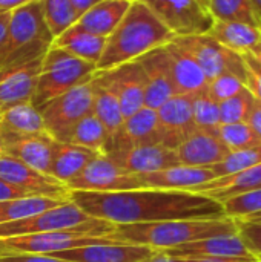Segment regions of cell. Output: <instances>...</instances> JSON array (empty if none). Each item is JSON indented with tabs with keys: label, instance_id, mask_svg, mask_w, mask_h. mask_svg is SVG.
Masks as SVG:
<instances>
[{
	"label": "cell",
	"instance_id": "d4e9b609",
	"mask_svg": "<svg viewBox=\"0 0 261 262\" xmlns=\"http://www.w3.org/2000/svg\"><path fill=\"white\" fill-rule=\"evenodd\" d=\"M255 189H261V163L249 167L243 172L234 173V175H228V177H220L215 178L212 181H208L195 189H192L191 192L194 193H202L206 195L218 203L249 192V190H255Z\"/></svg>",
	"mask_w": 261,
	"mask_h": 262
},
{
	"label": "cell",
	"instance_id": "f907efd6",
	"mask_svg": "<svg viewBox=\"0 0 261 262\" xmlns=\"http://www.w3.org/2000/svg\"><path fill=\"white\" fill-rule=\"evenodd\" d=\"M12 12V11H11ZM11 12L6 11V12H0V43L5 37V32L8 29V23H9V18H11Z\"/></svg>",
	"mask_w": 261,
	"mask_h": 262
},
{
	"label": "cell",
	"instance_id": "6f0895ef",
	"mask_svg": "<svg viewBox=\"0 0 261 262\" xmlns=\"http://www.w3.org/2000/svg\"><path fill=\"white\" fill-rule=\"evenodd\" d=\"M122 2H129V3H132V2H135V0H122Z\"/></svg>",
	"mask_w": 261,
	"mask_h": 262
},
{
	"label": "cell",
	"instance_id": "8d00e7d4",
	"mask_svg": "<svg viewBox=\"0 0 261 262\" xmlns=\"http://www.w3.org/2000/svg\"><path fill=\"white\" fill-rule=\"evenodd\" d=\"M192 117L197 129L217 134L220 126V107L206 89L192 95Z\"/></svg>",
	"mask_w": 261,
	"mask_h": 262
},
{
	"label": "cell",
	"instance_id": "4dcf8cb0",
	"mask_svg": "<svg viewBox=\"0 0 261 262\" xmlns=\"http://www.w3.org/2000/svg\"><path fill=\"white\" fill-rule=\"evenodd\" d=\"M57 141L88 147L95 152L105 154L108 135L100 120L91 112L86 117H83L78 123H75L69 130L60 135Z\"/></svg>",
	"mask_w": 261,
	"mask_h": 262
},
{
	"label": "cell",
	"instance_id": "836d02e7",
	"mask_svg": "<svg viewBox=\"0 0 261 262\" xmlns=\"http://www.w3.org/2000/svg\"><path fill=\"white\" fill-rule=\"evenodd\" d=\"M43 20L52 38L63 34L78 20L75 9L69 0H40Z\"/></svg>",
	"mask_w": 261,
	"mask_h": 262
},
{
	"label": "cell",
	"instance_id": "f35d334b",
	"mask_svg": "<svg viewBox=\"0 0 261 262\" xmlns=\"http://www.w3.org/2000/svg\"><path fill=\"white\" fill-rule=\"evenodd\" d=\"M255 98L248 88L237 95L218 103L220 107V124L246 123L254 107Z\"/></svg>",
	"mask_w": 261,
	"mask_h": 262
},
{
	"label": "cell",
	"instance_id": "277c9868",
	"mask_svg": "<svg viewBox=\"0 0 261 262\" xmlns=\"http://www.w3.org/2000/svg\"><path fill=\"white\" fill-rule=\"evenodd\" d=\"M115 230V224L95 220L82 223L71 229L35 233V235H23L0 239V256L3 255H51L55 252H65L88 246L97 244H115L120 243L111 236Z\"/></svg>",
	"mask_w": 261,
	"mask_h": 262
},
{
	"label": "cell",
	"instance_id": "d6a6232c",
	"mask_svg": "<svg viewBox=\"0 0 261 262\" xmlns=\"http://www.w3.org/2000/svg\"><path fill=\"white\" fill-rule=\"evenodd\" d=\"M66 201L69 200L52 198V196H26V198L0 201V224L23 220L26 216L62 206Z\"/></svg>",
	"mask_w": 261,
	"mask_h": 262
},
{
	"label": "cell",
	"instance_id": "9f6ffc18",
	"mask_svg": "<svg viewBox=\"0 0 261 262\" xmlns=\"http://www.w3.org/2000/svg\"><path fill=\"white\" fill-rule=\"evenodd\" d=\"M0 155H2V127H0Z\"/></svg>",
	"mask_w": 261,
	"mask_h": 262
},
{
	"label": "cell",
	"instance_id": "5b68a950",
	"mask_svg": "<svg viewBox=\"0 0 261 262\" xmlns=\"http://www.w3.org/2000/svg\"><path fill=\"white\" fill-rule=\"evenodd\" d=\"M95 72L97 66L94 63L85 61L51 45L43 55L31 103L38 109L52 98L80 84L89 83L95 77Z\"/></svg>",
	"mask_w": 261,
	"mask_h": 262
},
{
	"label": "cell",
	"instance_id": "e575fe53",
	"mask_svg": "<svg viewBox=\"0 0 261 262\" xmlns=\"http://www.w3.org/2000/svg\"><path fill=\"white\" fill-rule=\"evenodd\" d=\"M206 6L212 18L217 21H243L258 25L249 0H206Z\"/></svg>",
	"mask_w": 261,
	"mask_h": 262
},
{
	"label": "cell",
	"instance_id": "83f0119b",
	"mask_svg": "<svg viewBox=\"0 0 261 262\" xmlns=\"http://www.w3.org/2000/svg\"><path fill=\"white\" fill-rule=\"evenodd\" d=\"M118 137L126 147L142 144H160L162 130L157 111L146 106L138 109L135 114L125 120L123 129Z\"/></svg>",
	"mask_w": 261,
	"mask_h": 262
},
{
	"label": "cell",
	"instance_id": "52a82bcc",
	"mask_svg": "<svg viewBox=\"0 0 261 262\" xmlns=\"http://www.w3.org/2000/svg\"><path fill=\"white\" fill-rule=\"evenodd\" d=\"M175 43H178L185 51H188L192 58L198 63L202 71L205 72L208 83L225 74L229 72L246 84V64L243 55L235 54L220 43H217L208 34L205 35H188V37H175Z\"/></svg>",
	"mask_w": 261,
	"mask_h": 262
},
{
	"label": "cell",
	"instance_id": "d6986e66",
	"mask_svg": "<svg viewBox=\"0 0 261 262\" xmlns=\"http://www.w3.org/2000/svg\"><path fill=\"white\" fill-rule=\"evenodd\" d=\"M157 250L138 244H97L65 252L51 253V256L71 262H142Z\"/></svg>",
	"mask_w": 261,
	"mask_h": 262
},
{
	"label": "cell",
	"instance_id": "c3c4849f",
	"mask_svg": "<svg viewBox=\"0 0 261 262\" xmlns=\"http://www.w3.org/2000/svg\"><path fill=\"white\" fill-rule=\"evenodd\" d=\"M69 2H71L72 8L75 9L77 15L80 17V15L85 14L89 8H92L94 5H97V3L102 2V0H69Z\"/></svg>",
	"mask_w": 261,
	"mask_h": 262
},
{
	"label": "cell",
	"instance_id": "d590c367",
	"mask_svg": "<svg viewBox=\"0 0 261 262\" xmlns=\"http://www.w3.org/2000/svg\"><path fill=\"white\" fill-rule=\"evenodd\" d=\"M261 163V143L242 149V150H235V152H229L228 157L220 161L218 164L212 166V172L215 175V178L220 177H228V175H234L238 172H243L249 167H254Z\"/></svg>",
	"mask_w": 261,
	"mask_h": 262
},
{
	"label": "cell",
	"instance_id": "7402d4cb",
	"mask_svg": "<svg viewBox=\"0 0 261 262\" xmlns=\"http://www.w3.org/2000/svg\"><path fill=\"white\" fill-rule=\"evenodd\" d=\"M142 189H160V190H188L215 180L211 167H189L175 166L151 173L137 175Z\"/></svg>",
	"mask_w": 261,
	"mask_h": 262
},
{
	"label": "cell",
	"instance_id": "44dd1931",
	"mask_svg": "<svg viewBox=\"0 0 261 262\" xmlns=\"http://www.w3.org/2000/svg\"><path fill=\"white\" fill-rule=\"evenodd\" d=\"M42 60L38 58L23 66L0 71V112L14 104L32 100Z\"/></svg>",
	"mask_w": 261,
	"mask_h": 262
},
{
	"label": "cell",
	"instance_id": "db71d44e",
	"mask_svg": "<svg viewBox=\"0 0 261 262\" xmlns=\"http://www.w3.org/2000/svg\"><path fill=\"white\" fill-rule=\"evenodd\" d=\"M249 54H251V55H252V57H254V58H255V60H257V61L261 64V40L257 43V46H255Z\"/></svg>",
	"mask_w": 261,
	"mask_h": 262
},
{
	"label": "cell",
	"instance_id": "484cf974",
	"mask_svg": "<svg viewBox=\"0 0 261 262\" xmlns=\"http://www.w3.org/2000/svg\"><path fill=\"white\" fill-rule=\"evenodd\" d=\"M217 43L226 49L245 55L249 54L261 40V28L258 25L243 21H214L208 32Z\"/></svg>",
	"mask_w": 261,
	"mask_h": 262
},
{
	"label": "cell",
	"instance_id": "91938a15",
	"mask_svg": "<svg viewBox=\"0 0 261 262\" xmlns=\"http://www.w3.org/2000/svg\"><path fill=\"white\" fill-rule=\"evenodd\" d=\"M203 2H205V5H206V0H203ZM206 8H208V6H206Z\"/></svg>",
	"mask_w": 261,
	"mask_h": 262
},
{
	"label": "cell",
	"instance_id": "e0dca14e",
	"mask_svg": "<svg viewBox=\"0 0 261 262\" xmlns=\"http://www.w3.org/2000/svg\"><path fill=\"white\" fill-rule=\"evenodd\" d=\"M108 158L115 161L125 172L132 175L151 173L180 166L175 150L163 144L128 146L126 149Z\"/></svg>",
	"mask_w": 261,
	"mask_h": 262
},
{
	"label": "cell",
	"instance_id": "6da1fadb",
	"mask_svg": "<svg viewBox=\"0 0 261 262\" xmlns=\"http://www.w3.org/2000/svg\"><path fill=\"white\" fill-rule=\"evenodd\" d=\"M69 200L91 218L115 226L225 218L222 203L188 190L138 189L106 193L71 190Z\"/></svg>",
	"mask_w": 261,
	"mask_h": 262
},
{
	"label": "cell",
	"instance_id": "94428289",
	"mask_svg": "<svg viewBox=\"0 0 261 262\" xmlns=\"http://www.w3.org/2000/svg\"><path fill=\"white\" fill-rule=\"evenodd\" d=\"M258 261H260V262H261V259H258Z\"/></svg>",
	"mask_w": 261,
	"mask_h": 262
},
{
	"label": "cell",
	"instance_id": "f5cc1de1",
	"mask_svg": "<svg viewBox=\"0 0 261 262\" xmlns=\"http://www.w3.org/2000/svg\"><path fill=\"white\" fill-rule=\"evenodd\" d=\"M251 5H252V9H254V14L257 17V21L261 26V0H249Z\"/></svg>",
	"mask_w": 261,
	"mask_h": 262
},
{
	"label": "cell",
	"instance_id": "60d3db41",
	"mask_svg": "<svg viewBox=\"0 0 261 262\" xmlns=\"http://www.w3.org/2000/svg\"><path fill=\"white\" fill-rule=\"evenodd\" d=\"M246 88L245 81L240 80L238 77L229 74V72H225L215 78H212L209 83H208V94L217 101V103H222L234 95H237L238 92H242L243 89Z\"/></svg>",
	"mask_w": 261,
	"mask_h": 262
},
{
	"label": "cell",
	"instance_id": "f6af8a7d",
	"mask_svg": "<svg viewBox=\"0 0 261 262\" xmlns=\"http://www.w3.org/2000/svg\"><path fill=\"white\" fill-rule=\"evenodd\" d=\"M26 196H34L15 186H12L11 183L5 181L0 178V201H6V200H17V198H26Z\"/></svg>",
	"mask_w": 261,
	"mask_h": 262
},
{
	"label": "cell",
	"instance_id": "b9f144b4",
	"mask_svg": "<svg viewBox=\"0 0 261 262\" xmlns=\"http://www.w3.org/2000/svg\"><path fill=\"white\" fill-rule=\"evenodd\" d=\"M238 227V235L243 239L248 250L257 258L261 259V223L251 221H235Z\"/></svg>",
	"mask_w": 261,
	"mask_h": 262
},
{
	"label": "cell",
	"instance_id": "816d5d0a",
	"mask_svg": "<svg viewBox=\"0 0 261 262\" xmlns=\"http://www.w3.org/2000/svg\"><path fill=\"white\" fill-rule=\"evenodd\" d=\"M183 262H248L232 261V259H218V258H182Z\"/></svg>",
	"mask_w": 261,
	"mask_h": 262
},
{
	"label": "cell",
	"instance_id": "11a10c76",
	"mask_svg": "<svg viewBox=\"0 0 261 262\" xmlns=\"http://www.w3.org/2000/svg\"><path fill=\"white\" fill-rule=\"evenodd\" d=\"M246 221H251V223H261V213L260 215H257V216H254V218H251V220H246Z\"/></svg>",
	"mask_w": 261,
	"mask_h": 262
},
{
	"label": "cell",
	"instance_id": "ab89813d",
	"mask_svg": "<svg viewBox=\"0 0 261 262\" xmlns=\"http://www.w3.org/2000/svg\"><path fill=\"white\" fill-rule=\"evenodd\" d=\"M218 138L228 147L229 152L242 150L255 144H260L258 135L252 130V127L246 123H232V124H220L217 129Z\"/></svg>",
	"mask_w": 261,
	"mask_h": 262
},
{
	"label": "cell",
	"instance_id": "1f68e13d",
	"mask_svg": "<svg viewBox=\"0 0 261 262\" xmlns=\"http://www.w3.org/2000/svg\"><path fill=\"white\" fill-rule=\"evenodd\" d=\"M2 130L15 134H40L48 132L40 111L31 103H18L0 112ZM49 134V132H48Z\"/></svg>",
	"mask_w": 261,
	"mask_h": 262
},
{
	"label": "cell",
	"instance_id": "603a6c76",
	"mask_svg": "<svg viewBox=\"0 0 261 262\" xmlns=\"http://www.w3.org/2000/svg\"><path fill=\"white\" fill-rule=\"evenodd\" d=\"M171 68L175 95H192L208 88V78L192 55L174 40L163 46Z\"/></svg>",
	"mask_w": 261,
	"mask_h": 262
},
{
	"label": "cell",
	"instance_id": "7bdbcfd3",
	"mask_svg": "<svg viewBox=\"0 0 261 262\" xmlns=\"http://www.w3.org/2000/svg\"><path fill=\"white\" fill-rule=\"evenodd\" d=\"M243 60L246 64V88L261 103V64L251 54H245Z\"/></svg>",
	"mask_w": 261,
	"mask_h": 262
},
{
	"label": "cell",
	"instance_id": "ee69618b",
	"mask_svg": "<svg viewBox=\"0 0 261 262\" xmlns=\"http://www.w3.org/2000/svg\"><path fill=\"white\" fill-rule=\"evenodd\" d=\"M0 262H71L66 259H58L51 255H32V253H22V255H3L0 256Z\"/></svg>",
	"mask_w": 261,
	"mask_h": 262
},
{
	"label": "cell",
	"instance_id": "ba28073f",
	"mask_svg": "<svg viewBox=\"0 0 261 262\" xmlns=\"http://www.w3.org/2000/svg\"><path fill=\"white\" fill-rule=\"evenodd\" d=\"M92 81V80H91ZM80 84L38 107L46 130L57 140L83 117L92 112V84Z\"/></svg>",
	"mask_w": 261,
	"mask_h": 262
},
{
	"label": "cell",
	"instance_id": "ac0fdd59",
	"mask_svg": "<svg viewBox=\"0 0 261 262\" xmlns=\"http://www.w3.org/2000/svg\"><path fill=\"white\" fill-rule=\"evenodd\" d=\"M146 75V89H145V106L151 109H158L171 97L175 95L169 60L165 48H157L137 60Z\"/></svg>",
	"mask_w": 261,
	"mask_h": 262
},
{
	"label": "cell",
	"instance_id": "5bb4252c",
	"mask_svg": "<svg viewBox=\"0 0 261 262\" xmlns=\"http://www.w3.org/2000/svg\"><path fill=\"white\" fill-rule=\"evenodd\" d=\"M54 143V137L48 132L15 134L2 130V154L14 157L46 175L52 158Z\"/></svg>",
	"mask_w": 261,
	"mask_h": 262
},
{
	"label": "cell",
	"instance_id": "74e56055",
	"mask_svg": "<svg viewBox=\"0 0 261 262\" xmlns=\"http://www.w3.org/2000/svg\"><path fill=\"white\" fill-rule=\"evenodd\" d=\"M225 216L234 221H246L261 213V189L249 190L222 201Z\"/></svg>",
	"mask_w": 261,
	"mask_h": 262
},
{
	"label": "cell",
	"instance_id": "681fc988",
	"mask_svg": "<svg viewBox=\"0 0 261 262\" xmlns=\"http://www.w3.org/2000/svg\"><path fill=\"white\" fill-rule=\"evenodd\" d=\"M142 262H183V259H182V258L171 256V255H168V253L158 250V252H155L152 256H149L148 259H145V261Z\"/></svg>",
	"mask_w": 261,
	"mask_h": 262
},
{
	"label": "cell",
	"instance_id": "9c48e42d",
	"mask_svg": "<svg viewBox=\"0 0 261 262\" xmlns=\"http://www.w3.org/2000/svg\"><path fill=\"white\" fill-rule=\"evenodd\" d=\"M94 78L115 95L125 120L145 106L146 75L137 60L112 69L97 71Z\"/></svg>",
	"mask_w": 261,
	"mask_h": 262
},
{
	"label": "cell",
	"instance_id": "f546056e",
	"mask_svg": "<svg viewBox=\"0 0 261 262\" xmlns=\"http://www.w3.org/2000/svg\"><path fill=\"white\" fill-rule=\"evenodd\" d=\"M91 84H92V97H94L92 114L103 124L108 135V143H111L117 135H120L125 124V117L122 114L118 100L108 88H105L95 78H92Z\"/></svg>",
	"mask_w": 261,
	"mask_h": 262
},
{
	"label": "cell",
	"instance_id": "ffe728a7",
	"mask_svg": "<svg viewBox=\"0 0 261 262\" xmlns=\"http://www.w3.org/2000/svg\"><path fill=\"white\" fill-rule=\"evenodd\" d=\"M175 154L182 166L212 167L223 161L229 150L215 132L197 129L180 143Z\"/></svg>",
	"mask_w": 261,
	"mask_h": 262
},
{
	"label": "cell",
	"instance_id": "bcb514c9",
	"mask_svg": "<svg viewBox=\"0 0 261 262\" xmlns=\"http://www.w3.org/2000/svg\"><path fill=\"white\" fill-rule=\"evenodd\" d=\"M248 124L252 127V130L258 135V138L261 140V103L255 100L254 107L251 111V115L248 118Z\"/></svg>",
	"mask_w": 261,
	"mask_h": 262
},
{
	"label": "cell",
	"instance_id": "cb8c5ba5",
	"mask_svg": "<svg viewBox=\"0 0 261 262\" xmlns=\"http://www.w3.org/2000/svg\"><path fill=\"white\" fill-rule=\"evenodd\" d=\"M100 155H105V154L95 152L88 147L69 144V143H60L55 140L48 175L58 180L63 184H68L94 158Z\"/></svg>",
	"mask_w": 261,
	"mask_h": 262
},
{
	"label": "cell",
	"instance_id": "30bf717a",
	"mask_svg": "<svg viewBox=\"0 0 261 262\" xmlns=\"http://www.w3.org/2000/svg\"><path fill=\"white\" fill-rule=\"evenodd\" d=\"M66 186L69 190L102 192V193L142 189L137 175L125 172L115 161H112L106 155H100L94 158Z\"/></svg>",
	"mask_w": 261,
	"mask_h": 262
},
{
	"label": "cell",
	"instance_id": "7c38bea8",
	"mask_svg": "<svg viewBox=\"0 0 261 262\" xmlns=\"http://www.w3.org/2000/svg\"><path fill=\"white\" fill-rule=\"evenodd\" d=\"M35 40H45L51 43L54 40L43 20L40 0L11 12L8 29L0 43V60Z\"/></svg>",
	"mask_w": 261,
	"mask_h": 262
},
{
	"label": "cell",
	"instance_id": "3957f363",
	"mask_svg": "<svg viewBox=\"0 0 261 262\" xmlns=\"http://www.w3.org/2000/svg\"><path fill=\"white\" fill-rule=\"evenodd\" d=\"M235 232H238L237 223L225 216L212 220H174L146 224H122L115 226L111 236L123 244L146 246L158 252Z\"/></svg>",
	"mask_w": 261,
	"mask_h": 262
},
{
	"label": "cell",
	"instance_id": "8992f818",
	"mask_svg": "<svg viewBox=\"0 0 261 262\" xmlns=\"http://www.w3.org/2000/svg\"><path fill=\"white\" fill-rule=\"evenodd\" d=\"M175 35H205L214 18L203 0H138Z\"/></svg>",
	"mask_w": 261,
	"mask_h": 262
},
{
	"label": "cell",
	"instance_id": "4316f807",
	"mask_svg": "<svg viewBox=\"0 0 261 262\" xmlns=\"http://www.w3.org/2000/svg\"><path fill=\"white\" fill-rule=\"evenodd\" d=\"M129 6V2L102 0L92 8H89L85 14H82L75 25L94 35L109 37L111 32L125 17Z\"/></svg>",
	"mask_w": 261,
	"mask_h": 262
},
{
	"label": "cell",
	"instance_id": "7dc6e473",
	"mask_svg": "<svg viewBox=\"0 0 261 262\" xmlns=\"http://www.w3.org/2000/svg\"><path fill=\"white\" fill-rule=\"evenodd\" d=\"M34 2H38V0H0V12H6V11H14V9H18L25 5H29V3H34Z\"/></svg>",
	"mask_w": 261,
	"mask_h": 262
},
{
	"label": "cell",
	"instance_id": "4fadbf2b",
	"mask_svg": "<svg viewBox=\"0 0 261 262\" xmlns=\"http://www.w3.org/2000/svg\"><path fill=\"white\" fill-rule=\"evenodd\" d=\"M0 178L34 196H52L69 200L71 195V190L68 189L66 184L32 169L31 166L6 154L0 155Z\"/></svg>",
	"mask_w": 261,
	"mask_h": 262
},
{
	"label": "cell",
	"instance_id": "680465c9",
	"mask_svg": "<svg viewBox=\"0 0 261 262\" xmlns=\"http://www.w3.org/2000/svg\"><path fill=\"white\" fill-rule=\"evenodd\" d=\"M248 262H260L258 259H254V261H248Z\"/></svg>",
	"mask_w": 261,
	"mask_h": 262
},
{
	"label": "cell",
	"instance_id": "9a60e30c",
	"mask_svg": "<svg viewBox=\"0 0 261 262\" xmlns=\"http://www.w3.org/2000/svg\"><path fill=\"white\" fill-rule=\"evenodd\" d=\"M192 95H174L157 109L162 130L160 144L175 150L183 140L197 130L192 117Z\"/></svg>",
	"mask_w": 261,
	"mask_h": 262
},
{
	"label": "cell",
	"instance_id": "8fae6325",
	"mask_svg": "<svg viewBox=\"0 0 261 262\" xmlns=\"http://www.w3.org/2000/svg\"><path fill=\"white\" fill-rule=\"evenodd\" d=\"M91 220L92 218L88 213H85L75 203L69 200L65 204L57 206L54 209L26 216L18 221L0 224V239L71 229Z\"/></svg>",
	"mask_w": 261,
	"mask_h": 262
},
{
	"label": "cell",
	"instance_id": "f1b7e54d",
	"mask_svg": "<svg viewBox=\"0 0 261 262\" xmlns=\"http://www.w3.org/2000/svg\"><path fill=\"white\" fill-rule=\"evenodd\" d=\"M106 45V37L94 35L77 25L66 29L52 40V46L60 48L85 61L97 64Z\"/></svg>",
	"mask_w": 261,
	"mask_h": 262
},
{
	"label": "cell",
	"instance_id": "2e32d148",
	"mask_svg": "<svg viewBox=\"0 0 261 262\" xmlns=\"http://www.w3.org/2000/svg\"><path fill=\"white\" fill-rule=\"evenodd\" d=\"M175 258H218L232 261H254L257 259L245 246L238 232L225 233L183 244L175 249L162 250Z\"/></svg>",
	"mask_w": 261,
	"mask_h": 262
},
{
	"label": "cell",
	"instance_id": "7a4b0ae2",
	"mask_svg": "<svg viewBox=\"0 0 261 262\" xmlns=\"http://www.w3.org/2000/svg\"><path fill=\"white\" fill-rule=\"evenodd\" d=\"M175 35L142 2L131 3L122 21L106 37V45L97 71L112 69L128 61H135L146 52L171 43Z\"/></svg>",
	"mask_w": 261,
	"mask_h": 262
}]
</instances>
